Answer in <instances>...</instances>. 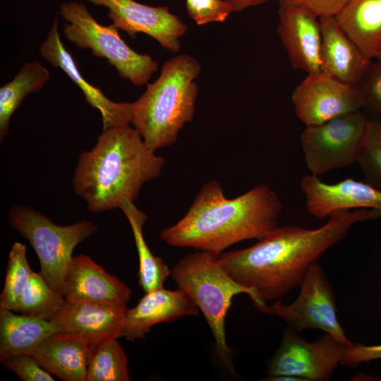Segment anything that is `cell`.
Listing matches in <instances>:
<instances>
[{
  "instance_id": "cell-1",
  "label": "cell",
  "mask_w": 381,
  "mask_h": 381,
  "mask_svg": "<svg viewBox=\"0 0 381 381\" xmlns=\"http://www.w3.org/2000/svg\"><path fill=\"white\" fill-rule=\"evenodd\" d=\"M380 217L377 210L358 209L334 212L317 229L277 226L253 246L222 253L218 260L238 284L255 292L254 306H263L299 286L310 266L353 225Z\"/></svg>"
},
{
  "instance_id": "cell-2",
  "label": "cell",
  "mask_w": 381,
  "mask_h": 381,
  "mask_svg": "<svg viewBox=\"0 0 381 381\" xmlns=\"http://www.w3.org/2000/svg\"><path fill=\"white\" fill-rule=\"evenodd\" d=\"M278 195L265 184L228 199L217 181L202 186L185 216L163 229L160 238L176 247L219 256L228 247L260 240L278 226L282 210Z\"/></svg>"
},
{
  "instance_id": "cell-3",
  "label": "cell",
  "mask_w": 381,
  "mask_h": 381,
  "mask_svg": "<svg viewBox=\"0 0 381 381\" xmlns=\"http://www.w3.org/2000/svg\"><path fill=\"white\" fill-rule=\"evenodd\" d=\"M164 162L130 125L102 129L95 145L79 156L74 190L92 212L120 208L138 198L144 183L160 176Z\"/></svg>"
},
{
  "instance_id": "cell-4",
  "label": "cell",
  "mask_w": 381,
  "mask_h": 381,
  "mask_svg": "<svg viewBox=\"0 0 381 381\" xmlns=\"http://www.w3.org/2000/svg\"><path fill=\"white\" fill-rule=\"evenodd\" d=\"M201 71L189 54L164 62L158 78L147 83L145 92L131 103V123L152 151L172 145L180 130L195 113Z\"/></svg>"
},
{
  "instance_id": "cell-5",
  "label": "cell",
  "mask_w": 381,
  "mask_h": 381,
  "mask_svg": "<svg viewBox=\"0 0 381 381\" xmlns=\"http://www.w3.org/2000/svg\"><path fill=\"white\" fill-rule=\"evenodd\" d=\"M171 276L201 310L214 336L217 353L231 373L236 375L226 339L225 318L235 296L246 294L256 304L255 292L238 284L217 256L205 251L185 256L171 270Z\"/></svg>"
},
{
  "instance_id": "cell-6",
  "label": "cell",
  "mask_w": 381,
  "mask_h": 381,
  "mask_svg": "<svg viewBox=\"0 0 381 381\" xmlns=\"http://www.w3.org/2000/svg\"><path fill=\"white\" fill-rule=\"evenodd\" d=\"M8 223L30 242L39 258L41 274L64 297L65 279L73 251L97 231V225L89 220L58 225L40 212L23 205L10 208Z\"/></svg>"
},
{
  "instance_id": "cell-7",
  "label": "cell",
  "mask_w": 381,
  "mask_h": 381,
  "mask_svg": "<svg viewBox=\"0 0 381 381\" xmlns=\"http://www.w3.org/2000/svg\"><path fill=\"white\" fill-rule=\"evenodd\" d=\"M59 13L66 21L63 34L70 42L107 59L121 78L134 85L147 84L157 70L158 63L149 54L134 51L121 37L116 26L99 23L83 3L63 2Z\"/></svg>"
},
{
  "instance_id": "cell-8",
  "label": "cell",
  "mask_w": 381,
  "mask_h": 381,
  "mask_svg": "<svg viewBox=\"0 0 381 381\" xmlns=\"http://www.w3.org/2000/svg\"><path fill=\"white\" fill-rule=\"evenodd\" d=\"M368 120L361 110L306 126L300 142L310 174L320 176L357 163Z\"/></svg>"
},
{
  "instance_id": "cell-9",
  "label": "cell",
  "mask_w": 381,
  "mask_h": 381,
  "mask_svg": "<svg viewBox=\"0 0 381 381\" xmlns=\"http://www.w3.org/2000/svg\"><path fill=\"white\" fill-rule=\"evenodd\" d=\"M299 287L298 297L291 303L277 300L272 305L255 308L265 314L281 318L298 333L307 329H319L350 346L353 342L346 336L338 320L332 285L318 261L310 266Z\"/></svg>"
},
{
  "instance_id": "cell-10",
  "label": "cell",
  "mask_w": 381,
  "mask_h": 381,
  "mask_svg": "<svg viewBox=\"0 0 381 381\" xmlns=\"http://www.w3.org/2000/svg\"><path fill=\"white\" fill-rule=\"evenodd\" d=\"M346 348L327 333L309 342L288 327L268 362L267 377L287 375L303 381L329 380L341 363Z\"/></svg>"
},
{
  "instance_id": "cell-11",
  "label": "cell",
  "mask_w": 381,
  "mask_h": 381,
  "mask_svg": "<svg viewBox=\"0 0 381 381\" xmlns=\"http://www.w3.org/2000/svg\"><path fill=\"white\" fill-rule=\"evenodd\" d=\"M291 101L297 117L306 126L361 111L365 106L358 85L343 83L322 72L308 74L294 90Z\"/></svg>"
},
{
  "instance_id": "cell-12",
  "label": "cell",
  "mask_w": 381,
  "mask_h": 381,
  "mask_svg": "<svg viewBox=\"0 0 381 381\" xmlns=\"http://www.w3.org/2000/svg\"><path fill=\"white\" fill-rule=\"evenodd\" d=\"M108 9L112 24L126 32L131 38L144 33L174 53L181 49V37L187 26L179 17L171 13L167 6H151L134 0H87Z\"/></svg>"
},
{
  "instance_id": "cell-13",
  "label": "cell",
  "mask_w": 381,
  "mask_h": 381,
  "mask_svg": "<svg viewBox=\"0 0 381 381\" xmlns=\"http://www.w3.org/2000/svg\"><path fill=\"white\" fill-rule=\"evenodd\" d=\"M301 188L308 212L317 218L325 219L337 211L353 208L375 209L381 216V189L365 181L348 178L327 183L310 174L301 179Z\"/></svg>"
},
{
  "instance_id": "cell-14",
  "label": "cell",
  "mask_w": 381,
  "mask_h": 381,
  "mask_svg": "<svg viewBox=\"0 0 381 381\" xmlns=\"http://www.w3.org/2000/svg\"><path fill=\"white\" fill-rule=\"evenodd\" d=\"M277 32L290 63L308 74L320 73L321 28L312 12L279 1Z\"/></svg>"
},
{
  "instance_id": "cell-15",
  "label": "cell",
  "mask_w": 381,
  "mask_h": 381,
  "mask_svg": "<svg viewBox=\"0 0 381 381\" xmlns=\"http://www.w3.org/2000/svg\"><path fill=\"white\" fill-rule=\"evenodd\" d=\"M59 14L40 48L41 56L52 66L61 68L82 91L87 102L101 114L103 129L131 123V103L115 102L87 81L80 73L72 55L64 46L59 32Z\"/></svg>"
},
{
  "instance_id": "cell-16",
  "label": "cell",
  "mask_w": 381,
  "mask_h": 381,
  "mask_svg": "<svg viewBox=\"0 0 381 381\" xmlns=\"http://www.w3.org/2000/svg\"><path fill=\"white\" fill-rule=\"evenodd\" d=\"M131 296V291L126 284L108 273L90 256H73L64 283L67 302L126 306Z\"/></svg>"
},
{
  "instance_id": "cell-17",
  "label": "cell",
  "mask_w": 381,
  "mask_h": 381,
  "mask_svg": "<svg viewBox=\"0 0 381 381\" xmlns=\"http://www.w3.org/2000/svg\"><path fill=\"white\" fill-rule=\"evenodd\" d=\"M126 309V306L66 301L49 320L62 332L78 334L94 345L119 337Z\"/></svg>"
},
{
  "instance_id": "cell-18",
  "label": "cell",
  "mask_w": 381,
  "mask_h": 381,
  "mask_svg": "<svg viewBox=\"0 0 381 381\" xmlns=\"http://www.w3.org/2000/svg\"><path fill=\"white\" fill-rule=\"evenodd\" d=\"M197 315L198 307L185 292L162 287L145 293L134 308H127L119 337L144 339L155 325Z\"/></svg>"
},
{
  "instance_id": "cell-19",
  "label": "cell",
  "mask_w": 381,
  "mask_h": 381,
  "mask_svg": "<svg viewBox=\"0 0 381 381\" xmlns=\"http://www.w3.org/2000/svg\"><path fill=\"white\" fill-rule=\"evenodd\" d=\"M319 20L320 71L343 83L358 85L372 60L346 35L335 16L320 17Z\"/></svg>"
},
{
  "instance_id": "cell-20",
  "label": "cell",
  "mask_w": 381,
  "mask_h": 381,
  "mask_svg": "<svg viewBox=\"0 0 381 381\" xmlns=\"http://www.w3.org/2000/svg\"><path fill=\"white\" fill-rule=\"evenodd\" d=\"M90 347L83 337L61 331L45 338L31 356L61 380L85 381Z\"/></svg>"
},
{
  "instance_id": "cell-21",
  "label": "cell",
  "mask_w": 381,
  "mask_h": 381,
  "mask_svg": "<svg viewBox=\"0 0 381 381\" xmlns=\"http://www.w3.org/2000/svg\"><path fill=\"white\" fill-rule=\"evenodd\" d=\"M14 313L0 308V361L18 354L31 355L45 338L61 331L49 320Z\"/></svg>"
},
{
  "instance_id": "cell-22",
  "label": "cell",
  "mask_w": 381,
  "mask_h": 381,
  "mask_svg": "<svg viewBox=\"0 0 381 381\" xmlns=\"http://www.w3.org/2000/svg\"><path fill=\"white\" fill-rule=\"evenodd\" d=\"M335 18L370 59L381 49V0H349Z\"/></svg>"
},
{
  "instance_id": "cell-23",
  "label": "cell",
  "mask_w": 381,
  "mask_h": 381,
  "mask_svg": "<svg viewBox=\"0 0 381 381\" xmlns=\"http://www.w3.org/2000/svg\"><path fill=\"white\" fill-rule=\"evenodd\" d=\"M120 209L126 215L134 236L139 259V286L145 293L164 287L171 270L162 258L152 254L147 245L143 231L147 215L130 200L125 201Z\"/></svg>"
},
{
  "instance_id": "cell-24",
  "label": "cell",
  "mask_w": 381,
  "mask_h": 381,
  "mask_svg": "<svg viewBox=\"0 0 381 381\" xmlns=\"http://www.w3.org/2000/svg\"><path fill=\"white\" fill-rule=\"evenodd\" d=\"M48 70L38 61L25 64L13 80L0 88V140L4 139L9 131L13 114L25 97L38 92L49 80Z\"/></svg>"
},
{
  "instance_id": "cell-25",
  "label": "cell",
  "mask_w": 381,
  "mask_h": 381,
  "mask_svg": "<svg viewBox=\"0 0 381 381\" xmlns=\"http://www.w3.org/2000/svg\"><path fill=\"white\" fill-rule=\"evenodd\" d=\"M126 354L116 339L90 345L85 381H129Z\"/></svg>"
},
{
  "instance_id": "cell-26",
  "label": "cell",
  "mask_w": 381,
  "mask_h": 381,
  "mask_svg": "<svg viewBox=\"0 0 381 381\" xmlns=\"http://www.w3.org/2000/svg\"><path fill=\"white\" fill-rule=\"evenodd\" d=\"M65 302V298L49 285L40 272L32 271L14 312L49 320Z\"/></svg>"
},
{
  "instance_id": "cell-27",
  "label": "cell",
  "mask_w": 381,
  "mask_h": 381,
  "mask_svg": "<svg viewBox=\"0 0 381 381\" xmlns=\"http://www.w3.org/2000/svg\"><path fill=\"white\" fill-rule=\"evenodd\" d=\"M32 272L25 246L15 242L8 255L5 283L0 296V308L15 311Z\"/></svg>"
},
{
  "instance_id": "cell-28",
  "label": "cell",
  "mask_w": 381,
  "mask_h": 381,
  "mask_svg": "<svg viewBox=\"0 0 381 381\" xmlns=\"http://www.w3.org/2000/svg\"><path fill=\"white\" fill-rule=\"evenodd\" d=\"M357 164L364 181L381 189V116L368 117Z\"/></svg>"
},
{
  "instance_id": "cell-29",
  "label": "cell",
  "mask_w": 381,
  "mask_h": 381,
  "mask_svg": "<svg viewBox=\"0 0 381 381\" xmlns=\"http://www.w3.org/2000/svg\"><path fill=\"white\" fill-rule=\"evenodd\" d=\"M188 16L198 25L222 23L233 12L224 0H186Z\"/></svg>"
},
{
  "instance_id": "cell-30",
  "label": "cell",
  "mask_w": 381,
  "mask_h": 381,
  "mask_svg": "<svg viewBox=\"0 0 381 381\" xmlns=\"http://www.w3.org/2000/svg\"><path fill=\"white\" fill-rule=\"evenodd\" d=\"M3 365L23 381H53L54 378L29 354H18L2 361Z\"/></svg>"
},
{
  "instance_id": "cell-31",
  "label": "cell",
  "mask_w": 381,
  "mask_h": 381,
  "mask_svg": "<svg viewBox=\"0 0 381 381\" xmlns=\"http://www.w3.org/2000/svg\"><path fill=\"white\" fill-rule=\"evenodd\" d=\"M361 81L363 85L359 87L365 98L364 107L377 116H381V64L372 62Z\"/></svg>"
},
{
  "instance_id": "cell-32",
  "label": "cell",
  "mask_w": 381,
  "mask_h": 381,
  "mask_svg": "<svg viewBox=\"0 0 381 381\" xmlns=\"http://www.w3.org/2000/svg\"><path fill=\"white\" fill-rule=\"evenodd\" d=\"M303 8L318 18L335 16L349 0H279Z\"/></svg>"
},
{
  "instance_id": "cell-33",
  "label": "cell",
  "mask_w": 381,
  "mask_h": 381,
  "mask_svg": "<svg viewBox=\"0 0 381 381\" xmlns=\"http://www.w3.org/2000/svg\"><path fill=\"white\" fill-rule=\"evenodd\" d=\"M381 358V344L366 346L353 343L348 346L341 365L353 367L361 363Z\"/></svg>"
},
{
  "instance_id": "cell-34",
  "label": "cell",
  "mask_w": 381,
  "mask_h": 381,
  "mask_svg": "<svg viewBox=\"0 0 381 381\" xmlns=\"http://www.w3.org/2000/svg\"><path fill=\"white\" fill-rule=\"evenodd\" d=\"M229 4L233 12H238L243 9L256 6L266 3L269 0H224Z\"/></svg>"
},
{
  "instance_id": "cell-35",
  "label": "cell",
  "mask_w": 381,
  "mask_h": 381,
  "mask_svg": "<svg viewBox=\"0 0 381 381\" xmlns=\"http://www.w3.org/2000/svg\"><path fill=\"white\" fill-rule=\"evenodd\" d=\"M375 59H377V62H378L379 64H381V49H380L378 54L377 55Z\"/></svg>"
}]
</instances>
